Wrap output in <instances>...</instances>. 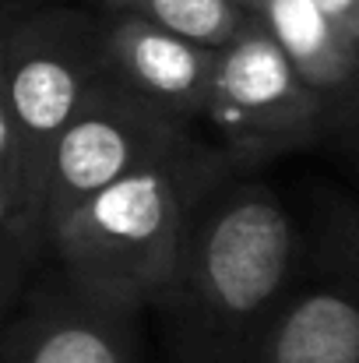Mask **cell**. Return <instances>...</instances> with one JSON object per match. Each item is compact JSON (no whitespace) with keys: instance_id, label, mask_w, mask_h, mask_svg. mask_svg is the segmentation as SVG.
Instances as JSON below:
<instances>
[{"instance_id":"obj_1","label":"cell","mask_w":359,"mask_h":363,"mask_svg":"<svg viewBox=\"0 0 359 363\" xmlns=\"http://www.w3.org/2000/svg\"><path fill=\"white\" fill-rule=\"evenodd\" d=\"M300 261V226L261 180L233 177L194 212L176 275L155 303L169 363H250Z\"/></svg>"},{"instance_id":"obj_2","label":"cell","mask_w":359,"mask_h":363,"mask_svg":"<svg viewBox=\"0 0 359 363\" xmlns=\"http://www.w3.org/2000/svg\"><path fill=\"white\" fill-rule=\"evenodd\" d=\"M239 169L201 130L127 173L53 237L50 264L78 286L144 311L166 296L201 201Z\"/></svg>"},{"instance_id":"obj_3","label":"cell","mask_w":359,"mask_h":363,"mask_svg":"<svg viewBox=\"0 0 359 363\" xmlns=\"http://www.w3.org/2000/svg\"><path fill=\"white\" fill-rule=\"evenodd\" d=\"M110 82L103 18L50 4L0 25V121L35 152L53 145Z\"/></svg>"},{"instance_id":"obj_4","label":"cell","mask_w":359,"mask_h":363,"mask_svg":"<svg viewBox=\"0 0 359 363\" xmlns=\"http://www.w3.org/2000/svg\"><path fill=\"white\" fill-rule=\"evenodd\" d=\"M198 127L208 130L205 138L229 155L239 173L335 138L324 103L261 21L219 50Z\"/></svg>"},{"instance_id":"obj_5","label":"cell","mask_w":359,"mask_h":363,"mask_svg":"<svg viewBox=\"0 0 359 363\" xmlns=\"http://www.w3.org/2000/svg\"><path fill=\"white\" fill-rule=\"evenodd\" d=\"M250 363H359V201H324L300 233L292 286Z\"/></svg>"},{"instance_id":"obj_6","label":"cell","mask_w":359,"mask_h":363,"mask_svg":"<svg viewBox=\"0 0 359 363\" xmlns=\"http://www.w3.org/2000/svg\"><path fill=\"white\" fill-rule=\"evenodd\" d=\"M198 127L166 117L110 78L71 121L50 155V237L96 194L162 159Z\"/></svg>"},{"instance_id":"obj_7","label":"cell","mask_w":359,"mask_h":363,"mask_svg":"<svg viewBox=\"0 0 359 363\" xmlns=\"http://www.w3.org/2000/svg\"><path fill=\"white\" fill-rule=\"evenodd\" d=\"M144 314L50 264L4 318L0 363H144Z\"/></svg>"},{"instance_id":"obj_8","label":"cell","mask_w":359,"mask_h":363,"mask_svg":"<svg viewBox=\"0 0 359 363\" xmlns=\"http://www.w3.org/2000/svg\"><path fill=\"white\" fill-rule=\"evenodd\" d=\"M103 46L120 89L187 127L201 123L219 50L130 14L103 18Z\"/></svg>"},{"instance_id":"obj_9","label":"cell","mask_w":359,"mask_h":363,"mask_svg":"<svg viewBox=\"0 0 359 363\" xmlns=\"http://www.w3.org/2000/svg\"><path fill=\"white\" fill-rule=\"evenodd\" d=\"M257 21L285 50L300 78L324 103L335 138L359 113V46L317 0H268Z\"/></svg>"},{"instance_id":"obj_10","label":"cell","mask_w":359,"mask_h":363,"mask_svg":"<svg viewBox=\"0 0 359 363\" xmlns=\"http://www.w3.org/2000/svg\"><path fill=\"white\" fill-rule=\"evenodd\" d=\"M103 11L152 21L159 28L176 32V35L205 43L212 50L237 43L257 21L253 14H246L233 0H103Z\"/></svg>"},{"instance_id":"obj_11","label":"cell","mask_w":359,"mask_h":363,"mask_svg":"<svg viewBox=\"0 0 359 363\" xmlns=\"http://www.w3.org/2000/svg\"><path fill=\"white\" fill-rule=\"evenodd\" d=\"M317 7L342 25V32L359 46V0H317Z\"/></svg>"},{"instance_id":"obj_12","label":"cell","mask_w":359,"mask_h":363,"mask_svg":"<svg viewBox=\"0 0 359 363\" xmlns=\"http://www.w3.org/2000/svg\"><path fill=\"white\" fill-rule=\"evenodd\" d=\"M0 4H4V21H11V18H18V14H28V11L60 4V0H0Z\"/></svg>"},{"instance_id":"obj_13","label":"cell","mask_w":359,"mask_h":363,"mask_svg":"<svg viewBox=\"0 0 359 363\" xmlns=\"http://www.w3.org/2000/svg\"><path fill=\"white\" fill-rule=\"evenodd\" d=\"M338 138H342V141H349V148L359 155V113L346 123V127H342V134H338Z\"/></svg>"},{"instance_id":"obj_14","label":"cell","mask_w":359,"mask_h":363,"mask_svg":"<svg viewBox=\"0 0 359 363\" xmlns=\"http://www.w3.org/2000/svg\"><path fill=\"white\" fill-rule=\"evenodd\" d=\"M233 4H237V7H243L246 14H253V18H257V14L264 11V4H268V0H233Z\"/></svg>"}]
</instances>
